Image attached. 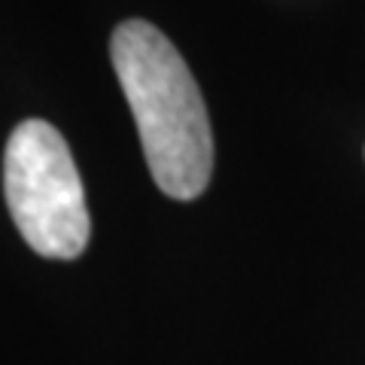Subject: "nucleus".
Segmentation results:
<instances>
[{"instance_id": "f03ea898", "label": "nucleus", "mask_w": 365, "mask_h": 365, "mask_svg": "<svg viewBox=\"0 0 365 365\" xmlns=\"http://www.w3.org/2000/svg\"><path fill=\"white\" fill-rule=\"evenodd\" d=\"M4 192L16 228L34 253L76 259L88 244L91 220L71 146L43 119H28L9 134Z\"/></svg>"}, {"instance_id": "f257e3e1", "label": "nucleus", "mask_w": 365, "mask_h": 365, "mask_svg": "<svg viewBox=\"0 0 365 365\" xmlns=\"http://www.w3.org/2000/svg\"><path fill=\"white\" fill-rule=\"evenodd\" d=\"M110 55L155 186L177 201L198 198L213 170V134L177 46L150 21L128 19L113 31Z\"/></svg>"}]
</instances>
